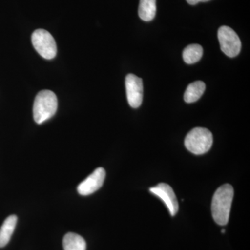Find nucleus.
Returning a JSON list of instances; mask_svg holds the SVG:
<instances>
[{
  "label": "nucleus",
  "instance_id": "obj_8",
  "mask_svg": "<svg viewBox=\"0 0 250 250\" xmlns=\"http://www.w3.org/2000/svg\"><path fill=\"white\" fill-rule=\"evenodd\" d=\"M149 191L159 197L165 203L172 216L177 214L179 210V203L173 190L167 184L161 183L149 188Z\"/></svg>",
  "mask_w": 250,
  "mask_h": 250
},
{
  "label": "nucleus",
  "instance_id": "obj_14",
  "mask_svg": "<svg viewBox=\"0 0 250 250\" xmlns=\"http://www.w3.org/2000/svg\"><path fill=\"white\" fill-rule=\"evenodd\" d=\"M208 1H210V0H187V2L190 5H195L198 4L199 2H207Z\"/></svg>",
  "mask_w": 250,
  "mask_h": 250
},
{
  "label": "nucleus",
  "instance_id": "obj_2",
  "mask_svg": "<svg viewBox=\"0 0 250 250\" xmlns=\"http://www.w3.org/2000/svg\"><path fill=\"white\" fill-rule=\"evenodd\" d=\"M58 108V100L54 92L41 90L34 100L33 114L37 124H42L55 115Z\"/></svg>",
  "mask_w": 250,
  "mask_h": 250
},
{
  "label": "nucleus",
  "instance_id": "obj_12",
  "mask_svg": "<svg viewBox=\"0 0 250 250\" xmlns=\"http://www.w3.org/2000/svg\"><path fill=\"white\" fill-rule=\"evenodd\" d=\"M64 250H86V243L80 235L67 233L62 241Z\"/></svg>",
  "mask_w": 250,
  "mask_h": 250
},
{
  "label": "nucleus",
  "instance_id": "obj_11",
  "mask_svg": "<svg viewBox=\"0 0 250 250\" xmlns=\"http://www.w3.org/2000/svg\"><path fill=\"white\" fill-rule=\"evenodd\" d=\"M156 0H140L139 16L146 22L152 21L155 18Z\"/></svg>",
  "mask_w": 250,
  "mask_h": 250
},
{
  "label": "nucleus",
  "instance_id": "obj_4",
  "mask_svg": "<svg viewBox=\"0 0 250 250\" xmlns=\"http://www.w3.org/2000/svg\"><path fill=\"white\" fill-rule=\"evenodd\" d=\"M33 46L42 58L51 60L57 55L55 40L50 33L45 29H37L31 36Z\"/></svg>",
  "mask_w": 250,
  "mask_h": 250
},
{
  "label": "nucleus",
  "instance_id": "obj_9",
  "mask_svg": "<svg viewBox=\"0 0 250 250\" xmlns=\"http://www.w3.org/2000/svg\"><path fill=\"white\" fill-rule=\"evenodd\" d=\"M17 221V216L15 215H10L4 220L0 228V248H4L9 243L14 232Z\"/></svg>",
  "mask_w": 250,
  "mask_h": 250
},
{
  "label": "nucleus",
  "instance_id": "obj_15",
  "mask_svg": "<svg viewBox=\"0 0 250 250\" xmlns=\"http://www.w3.org/2000/svg\"><path fill=\"white\" fill-rule=\"evenodd\" d=\"M225 230H224V229L222 230V232L225 233Z\"/></svg>",
  "mask_w": 250,
  "mask_h": 250
},
{
  "label": "nucleus",
  "instance_id": "obj_10",
  "mask_svg": "<svg viewBox=\"0 0 250 250\" xmlns=\"http://www.w3.org/2000/svg\"><path fill=\"white\" fill-rule=\"evenodd\" d=\"M205 83L202 81H197L190 83L184 93V100L187 103H193L197 101L205 93Z\"/></svg>",
  "mask_w": 250,
  "mask_h": 250
},
{
  "label": "nucleus",
  "instance_id": "obj_5",
  "mask_svg": "<svg viewBox=\"0 0 250 250\" xmlns=\"http://www.w3.org/2000/svg\"><path fill=\"white\" fill-rule=\"evenodd\" d=\"M220 48L229 57H236L241 52V42L238 34L228 26H222L218 32Z\"/></svg>",
  "mask_w": 250,
  "mask_h": 250
},
{
  "label": "nucleus",
  "instance_id": "obj_13",
  "mask_svg": "<svg viewBox=\"0 0 250 250\" xmlns=\"http://www.w3.org/2000/svg\"><path fill=\"white\" fill-rule=\"evenodd\" d=\"M203 55V48L198 44L189 45L184 49L183 59L187 64H193L198 62Z\"/></svg>",
  "mask_w": 250,
  "mask_h": 250
},
{
  "label": "nucleus",
  "instance_id": "obj_3",
  "mask_svg": "<svg viewBox=\"0 0 250 250\" xmlns=\"http://www.w3.org/2000/svg\"><path fill=\"white\" fill-rule=\"evenodd\" d=\"M213 135L206 128L196 127L192 129L186 137V147L192 154L200 155L209 151L213 145Z\"/></svg>",
  "mask_w": 250,
  "mask_h": 250
},
{
  "label": "nucleus",
  "instance_id": "obj_7",
  "mask_svg": "<svg viewBox=\"0 0 250 250\" xmlns=\"http://www.w3.org/2000/svg\"><path fill=\"white\" fill-rule=\"evenodd\" d=\"M105 177L106 171L103 167H98L85 180L79 184L77 191L83 196L91 195L103 187Z\"/></svg>",
  "mask_w": 250,
  "mask_h": 250
},
{
  "label": "nucleus",
  "instance_id": "obj_6",
  "mask_svg": "<svg viewBox=\"0 0 250 250\" xmlns=\"http://www.w3.org/2000/svg\"><path fill=\"white\" fill-rule=\"evenodd\" d=\"M126 97L130 106L139 108L143 102V84L142 79L133 74L126 75L125 79Z\"/></svg>",
  "mask_w": 250,
  "mask_h": 250
},
{
  "label": "nucleus",
  "instance_id": "obj_1",
  "mask_svg": "<svg viewBox=\"0 0 250 250\" xmlns=\"http://www.w3.org/2000/svg\"><path fill=\"white\" fill-rule=\"evenodd\" d=\"M233 197V188L230 184H224L215 191L211 204L213 220L219 225H226L229 219Z\"/></svg>",
  "mask_w": 250,
  "mask_h": 250
}]
</instances>
